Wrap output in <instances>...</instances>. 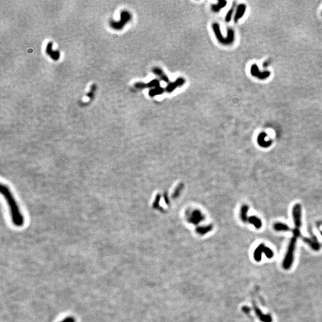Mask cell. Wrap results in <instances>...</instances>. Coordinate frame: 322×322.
Wrapping results in <instances>:
<instances>
[{"instance_id":"obj_19","label":"cell","mask_w":322,"mask_h":322,"mask_svg":"<svg viewBox=\"0 0 322 322\" xmlns=\"http://www.w3.org/2000/svg\"><path fill=\"white\" fill-rule=\"evenodd\" d=\"M47 53H50L49 54L51 55V56L52 57V58L54 59V60H57L59 59V53L58 52H53L52 53V51H51V42H50V44L49 45H47Z\"/></svg>"},{"instance_id":"obj_14","label":"cell","mask_w":322,"mask_h":322,"mask_svg":"<svg viewBox=\"0 0 322 322\" xmlns=\"http://www.w3.org/2000/svg\"><path fill=\"white\" fill-rule=\"evenodd\" d=\"M227 4V1H224V0H220L218 1L217 4H212L211 6V9L214 11V12L217 13L218 11H220V10L224 7H226Z\"/></svg>"},{"instance_id":"obj_8","label":"cell","mask_w":322,"mask_h":322,"mask_svg":"<svg viewBox=\"0 0 322 322\" xmlns=\"http://www.w3.org/2000/svg\"><path fill=\"white\" fill-rule=\"evenodd\" d=\"M251 73L253 76H255L260 79L266 78L270 75V72L267 71L264 73H261L259 71L258 68L256 65H253L252 66L251 69Z\"/></svg>"},{"instance_id":"obj_9","label":"cell","mask_w":322,"mask_h":322,"mask_svg":"<svg viewBox=\"0 0 322 322\" xmlns=\"http://www.w3.org/2000/svg\"><path fill=\"white\" fill-rule=\"evenodd\" d=\"M152 72L153 74H155L156 75L158 76L161 79H162L163 81H164L165 83H169L170 80L169 79V78L168 77V76L164 73V72L159 67H154L153 69H152Z\"/></svg>"},{"instance_id":"obj_16","label":"cell","mask_w":322,"mask_h":322,"mask_svg":"<svg viewBox=\"0 0 322 322\" xmlns=\"http://www.w3.org/2000/svg\"><path fill=\"white\" fill-rule=\"evenodd\" d=\"M274 228L277 231H289L291 230V228L289 227L282 223H276L274 226Z\"/></svg>"},{"instance_id":"obj_22","label":"cell","mask_w":322,"mask_h":322,"mask_svg":"<svg viewBox=\"0 0 322 322\" xmlns=\"http://www.w3.org/2000/svg\"><path fill=\"white\" fill-rule=\"evenodd\" d=\"M264 252L269 258H271L273 256V252L269 248L265 247V248H264Z\"/></svg>"},{"instance_id":"obj_15","label":"cell","mask_w":322,"mask_h":322,"mask_svg":"<svg viewBox=\"0 0 322 322\" xmlns=\"http://www.w3.org/2000/svg\"><path fill=\"white\" fill-rule=\"evenodd\" d=\"M264 248H265V246L263 244H261L260 246L257 247L256 250L254 252V258L256 261H260L261 260V255L262 252L264 251Z\"/></svg>"},{"instance_id":"obj_6","label":"cell","mask_w":322,"mask_h":322,"mask_svg":"<svg viewBox=\"0 0 322 322\" xmlns=\"http://www.w3.org/2000/svg\"><path fill=\"white\" fill-rule=\"evenodd\" d=\"M131 17V15L127 11H122L121 15V20L119 22L116 23L115 25H113V27L118 29H121L125 25L126 23L130 20Z\"/></svg>"},{"instance_id":"obj_18","label":"cell","mask_w":322,"mask_h":322,"mask_svg":"<svg viewBox=\"0 0 322 322\" xmlns=\"http://www.w3.org/2000/svg\"><path fill=\"white\" fill-rule=\"evenodd\" d=\"M255 312L257 314V316H258L260 319L262 321H263L264 322H271V319L270 316H265V315H264L263 314H262L261 312L260 311V310L258 308H255Z\"/></svg>"},{"instance_id":"obj_10","label":"cell","mask_w":322,"mask_h":322,"mask_svg":"<svg viewBox=\"0 0 322 322\" xmlns=\"http://www.w3.org/2000/svg\"><path fill=\"white\" fill-rule=\"evenodd\" d=\"M245 11H246V6L245 4H241L239 5L236 10V15L234 17V21L235 22H237L239 20V19H240L244 15Z\"/></svg>"},{"instance_id":"obj_1","label":"cell","mask_w":322,"mask_h":322,"mask_svg":"<svg viewBox=\"0 0 322 322\" xmlns=\"http://www.w3.org/2000/svg\"><path fill=\"white\" fill-rule=\"evenodd\" d=\"M0 190L8 205L12 223L16 227L23 226L25 223V218L10 189L7 185L2 184Z\"/></svg>"},{"instance_id":"obj_13","label":"cell","mask_w":322,"mask_h":322,"mask_svg":"<svg viewBox=\"0 0 322 322\" xmlns=\"http://www.w3.org/2000/svg\"><path fill=\"white\" fill-rule=\"evenodd\" d=\"M165 91V89H164L162 87H161L160 86H159V87H155L154 88H152L150 91H149V95L151 97H155V96L163 94Z\"/></svg>"},{"instance_id":"obj_2","label":"cell","mask_w":322,"mask_h":322,"mask_svg":"<svg viewBox=\"0 0 322 322\" xmlns=\"http://www.w3.org/2000/svg\"><path fill=\"white\" fill-rule=\"evenodd\" d=\"M212 26L217 39L221 44L228 45L233 42L235 40V32L232 28H228L227 29V36L226 38H224L221 34L220 27L218 24L214 23Z\"/></svg>"},{"instance_id":"obj_24","label":"cell","mask_w":322,"mask_h":322,"mask_svg":"<svg viewBox=\"0 0 322 322\" xmlns=\"http://www.w3.org/2000/svg\"><path fill=\"white\" fill-rule=\"evenodd\" d=\"M293 233H294V236L296 237H298L299 236H300V235H301V232L300 231V230H299V228H295L293 230Z\"/></svg>"},{"instance_id":"obj_12","label":"cell","mask_w":322,"mask_h":322,"mask_svg":"<svg viewBox=\"0 0 322 322\" xmlns=\"http://www.w3.org/2000/svg\"><path fill=\"white\" fill-rule=\"evenodd\" d=\"M303 240L308 244L315 251H318L320 249V245L317 242V240L316 239V237H314L313 239H309V238H303Z\"/></svg>"},{"instance_id":"obj_23","label":"cell","mask_w":322,"mask_h":322,"mask_svg":"<svg viewBox=\"0 0 322 322\" xmlns=\"http://www.w3.org/2000/svg\"><path fill=\"white\" fill-rule=\"evenodd\" d=\"M75 321H76L74 317L69 316V317H66L65 319H63L60 322H75Z\"/></svg>"},{"instance_id":"obj_3","label":"cell","mask_w":322,"mask_h":322,"mask_svg":"<svg viewBox=\"0 0 322 322\" xmlns=\"http://www.w3.org/2000/svg\"><path fill=\"white\" fill-rule=\"evenodd\" d=\"M297 238L298 237L294 236L291 239L288 249H287L286 254L283 263V267L285 269H286V270L289 269L292 266V262L294 260V251L295 249Z\"/></svg>"},{"instance_id":"obj_21","label":"cell","mask_w":322,"mask_h":322,"mask_svg":"<svg viewBox=\"0 0 322 322\" xmlns=\"http://www.w3.org/2000/svg\"><path fill=\"white\" fill-rule=\"evenodd\" d=\"M233 12H234V6L233 7H232L230 9L229 11L227 12V13L226 16V18H225L226 22H229L231 20L232 15H233Z\"/></svg>"},{"instance_id":"obj_20","label":"cell","mask_w":322,"mask_h":322,"mask_svg":"<svg viewBox=\"0 0 322 322\" xmlns=\"http://www.w3.org/2000/svg\"><path fill=\"white\" fill-rule=\"evenodd\" d=\"M248 210H249V208H248V206L247 205H244V206H242V208L241 217H242V220L244 221H246L248 220L246 214H247V212L248 211Z\"/></svg>"},{"instance_id":"obj_4","label":"cell","mask_w":322,"mask_h":322,"mask_svg":"<svg viewBox=\"0 0 322 322\" xmlns=\"http://www.w3.org/2000/svg\"><path fill=\"white\" fill-rule=\"evenodd\" d=\"M293 218L295 228H299L301 226V206L297 203L295 205L292 211Z\"/></svg>"},{"instance_id":"obj_7","label":"cell","mask_w":322,"mask_h":322,"mask_svg":"<svg viewBox=\"0 0 322 322\" xmlns=\"http://www.w3.org/2000/svg\"><path fill=\"white\" fill-rule=\"evenodd\" d=\"M160 86V82L159 80L157 79H155L152 80L151 81L148 83L147 84L143 83H137L135 84V87L139 89H144V88H155L157 87Z\"/></svg>"},{"instance_id":"obj_5","label":"cell","mask_w":322,"mask_h":322,"mask_svg":"<svg viewBox=\"0 0 322 322\" xmlns=\"http://www.w3.org/2000/svg\"><path fill=\"white\" fill-rule=\"evenodd\" d=\"M185 82H186V80L183 78H181V77L178 78L175 80V81L172 82H172L169 83L168 84V85L165 88V91L167 92V93H172V92L176 88L179 87H181L182 85H183L184 84H185Z\"/></svg>"},{"instance_id":"obj_17","label":"cell","mask_w":322,"mask_h":322,"mask_svg":"<svg viewBox=\"0 0 322 322\" xmlns=\"http://www.w3.org/2000/svg\"><path fill=\"white\" fill-rule=\"evenodd\" d=\"M248 221L252 224L253 225H254L257 228H260L261 226H262V223H261V221L258 218L256 217H249L248 219Z\"/></svg>"},{"instance_id":"obj_11","label":"cell","mask_w":322,"mask_h":322,"mask_svg":"<svg viewBox=\"0 0 322 322\" xmlns=\"http://www.w3.org/2000/svg\"><path fill=\"white\" fill-rule=\"evenodd\" d=\"M267 135L265 133H262L258 135L257 139V142L260 146L263 147H268L271 144V141L266 142L265 140V137Z\"/></svg>"}]
</instances>
